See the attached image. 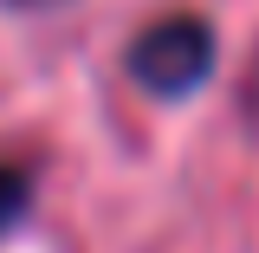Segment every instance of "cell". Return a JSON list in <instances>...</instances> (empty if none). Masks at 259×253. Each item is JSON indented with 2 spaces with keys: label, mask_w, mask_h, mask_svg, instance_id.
Returning a JSON list of instances; mask_svg holds the SVG:
<instances>
[{
  "label": "cell",
  "mask_w": 259,
  "mask_h": 253,
  "mask_svg": "<svg viewBox=\"0 0 259 253\" xmlns=\"http://www.w3.org/2000/svg\"><path fill=\"white\" fill-rule=\"evenodd\" d=\"M20 208H26V175L20 169H0V227L20 221Z\"/></svg>",
  "instance_id": "2"
},
{
  "label": "cell",
  "mask_w": 259,
  "mask_h": 253,
  "mask_svg": "<svg viewBox=\"0 0 259 253\" xmlns=\"http://www.w3.org/2000/svg\"><path fill=\"white\" fill-rule=\"evenodd\" d=\"M207 65H214V32L201 26V20H156V26L130 46L136 85L156 91V97L194 91V85L207 78Z\"/></svg>",
  "instance_id": "1"
}]
</instances>
